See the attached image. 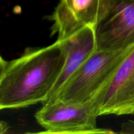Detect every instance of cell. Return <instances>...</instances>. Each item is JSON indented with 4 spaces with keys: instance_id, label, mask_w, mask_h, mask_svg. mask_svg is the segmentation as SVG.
Masks as SVG:
<instances>
[{
    "instance_id": "3",
    "label": "cell",
    "mask_w": 134,
    "mask_h": 134,
    "mask_svg": "<svg viewBox=\"0 0 134 134\" xmlns=\"http://www.w3.org/2000/svg\"><path fill=\"white\" fill-rule=\"evenodd\" d=\"M100 98L85 103L52 99L46 102L35 115L47 133H113L97 127Z\"/></svg>"
},
{
    "instance_id": "7",
    "label": "cell",
    "mask_w": 134,
    "mask_h": 134,
    "mask_svg": "<svg viewBox=\"0 0 134 134\" xmlns=\"http://www.w3.org/2000/svg\"><path fill=\"white\" fill-rule=\"evenodd\" d=\"M59 40V39H58ZM64 47L65 62L62 74L55 85L48 99L58 92L65 81L98 50L96 26H85L71 36L60 40Z\"/></svg>"
},
{
    "instance_id": "6",
    "label": "cell",
    "mask_w": 134,
    "mask_h": 134,
    "mask_svg": "<svg viewBox=\"0 0 134 134\" xmlns=\"http://www.w3.org/2000/svg\"><path fill=\"white\" fill-rule=\"evenodd\" d=\"M101 0H60L51 16L58 39L71 36L85 26H96Z\"/></svg>"
},
{
    "instance_id": "5",
    "label": "cell",
    "mask_w": 134,
    "mask_h": 134,
    "mask_svg": "<svg viewBox=\"0 0 134 134\" xmlns=\"http://www.w3.org/2000/svg\"><path fill=\"white\" fill-rule=\"evenodd\" d=\"M99 114L134 115V44L105 92Z\"/></svg>"
},
{
    "instance_id": "1",
    "label": "cell",
    "mask_w": 134,
    "mask_h": 134,
    "mask_svg": "<svg viewBox=\"0 0 134 134\" xmlns=\"http://www.w3.org/2000/svg\"><path fill=\"white\" fill-rule=\"evenodd\" d=\"M65 62L58 39L44 47L27 48L12 60L0 58V109H13L45 103Z\"/></svg>"
},
{
    "instance_id": "2",
    "label": "cell",
    "mask_w": 134,
    "mask_h": 134,
    "mask_svg": "<svg viewBox=\"0 0 134 134\" xmlns=\"http://www.w3.org/2000/svg\"><path fill=\"white\" fill-rule=\"evenodd\" d=\"M133 44L120 50H96L47 101L58 99L68 102L85 103L100 98L101 102Z\"/></svg>"
},
{
    "instance_id": "8",
    "label": "cell",
    "mask_w": 134,
    "mask_h": 134,
    "mask_svg": "<svg viewBox=\"0 0 134 134\" xmlns=\"http://www.w3.org/2000/svg\"><path fill=\"white\" fill-rule=\"evenodd\" d=\"M120 133H134V121H130L124 122L121 126Z\"/></svg>"
},
{
    "instance_id": "4",
    "label": "cell",
    "mask_w": 134,
    "mask_h": 134,
    "mask_svg": "<svg viewBox=\"0 0 134 134\" xmlns=\"http://www.w3.org/2000/svg\"><path fill=\"white\" fill-rule=\"evenodd\" d=\"M96 35L98 50H120L134 44V0H101Z\"/></svg>"
}]
</instances>
